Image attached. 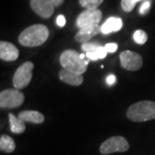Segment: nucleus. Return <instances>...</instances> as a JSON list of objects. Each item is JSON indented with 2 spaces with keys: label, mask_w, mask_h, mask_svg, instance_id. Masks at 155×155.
I'll return each mask as SVG.
<instances>
[{
  "label": "nucleus",
  "mask_w": 155,
  "mask_h": 155,
  "mask_svg": "<svg viewBox=\"0 0 155 155\" xmlns=\"http://www.w3.org/2000/svg\"><path fill=\"white\" fill-rule=\"evenodd\" d=\"M49 36V30L43 24H35L20 34L18 41L24 47H37L43 44Z\"/></svg>",
  "instance_id": "nucleus-1"
},
{
  "label": "nucleus",
  "mask_w": 155,
  "mask_h": 155,
  "mask_svg": "<svg viewBox=\"0 0 155 155\" xmlns=\"http://www.w3.org/2000/svg\"><path fill=\"white\" fill-rule=\"evenodd\" d=\"M127 118L133 122H141L155 119V103L140 101L131 105L127 111Z\"/></svg>",
  "instance_id": "nucleus-2"
},
{
  "label": "nucleus",
  "mask_w": 155,
  "mask_h": 155,
  "mask_svg": "<svg viewBox=\"0 0 155 155\" xmlns=\"http://www.w3.org/2000/svg\"><path fill=\"white\" fill-rule=\"evenodd\" d=\"M60 61L64 69L80 75L86 72L89 63L88 61L80 58V54L77 51L71 49L66 50L61 54Z\"/></svg>",
  "instance_id": "nucleus-3"
},
{
  "label": "nucleus",
  "mask_w": 155,
  "mask_h": 155,
  "mask_svg": "<svg viewBox=\"0 0 155 155\" xmlns=\"http://www.w3.org/2000/svg\"><path fill=\"white\" fill-rule=\"evenodd\" d=\"M34 64L31 61H27L17 68L12 79L14 87L17 90L24 89L32 79V71Z\"/></svg>",
  "instance_id": "nucleus-4"
},
{
  "label": "nucleus",
  "mask_w": 155,
  "mask_h": 155,
  "mask_svg": "<svg viewBox=\"0 0 155 155\" xmlns=\"http://www.w3.org/2000/svg\"><path fill=\"white\" fill-rule=\"evenodd\" d=\"M129 149L127 140L122 136H113L108 140L100 147V153L104 155H108L113 153H124Z\"/></svg>",
  "instance_id": "nucleus-5"
},
{
  "label": "nucleus",
  "mask_w": 155,
  "mask_h": 155,
  "mask_svg": "<svg viewBox=\"0 0 155 155\" xmlns=\"http://www.w3.org/2000/svg\"><path fill=\"white\" fill-rule=\"evenodd\" d=\"M24 102V95L17 89H8L0 93V106L2 109L17 108Z\"/></svg>",
  "instance_id": "nucleus-6"
},
{
  "label": "nucleus",
  "mask_w": 155,
  "mask_h": 155,
  "mask_svg": "<svg viewBox=\"0 0 155 155\" xmlns=\"http://www.w3.org/2000/svg\"><path fill=\"white\" fill-rule=\"evenodd\" d=\"M122 67L128 71H138L143 65L142 57L137 53L126 50L120 54Z\"/></svg>",
  "instance_id": "nucleus-7"
},
{
  "label": "nucleus",
  "mask_w": 155,
  "mask_h": 155,
  "mask_svg": "<svg viewBox=\"0 0 155 155\" xmlns=\"http://www.w3.org/2000/svg\"><path fill=\"white\" fill-rule=\"evenodd\" d=\"M103 13L98 9L95 10H85L82 13L79 14L77 18V27L82 28L86 26L96 25L98 24L102 20Z\"/></svg>",
  "instance_id": "nucleus-8"
},
{
  "label": "nucleus",
  "mask_w": 155,
  "mask_h": 155,
  "mask_svg": "<svg viewBox=\"0 0 155 155\" xmlns=\"http://www.w3.org/2000/svg\"><path fill=\"white\" fill-rule=\"evenodd\" d=\"M30 6L38 16L49 18L54 11V7L49 0H30Z\"/></svg>",
  "instance_id": "nucleus-9"
},
{
  "label": "nucleus",
  "mask_w": 155,
  "mask_h": 155,
  "mask_svg": "<svg viewBox=\"0 0 155 155\" xmlns=\"http://www.w3.org/2000/svg\"><path fill=\"white\" fill-rule=\"evenodd\" d=\"M19 56V50L11 42L2 41L0 42V58L6 61H14Z\"/></svg>",
  "instance_id": "nucleus-10"
},
{
  "label": "nucleus",
  "mask_w": 155,
  "mask_h": 155,
  "mask_svg": "<svg viewBox=\"0 0 155 155\" xmlns=\"http://www.w3.org/2000/svg\"><path fill=\"white\" fill-rule=\"evenodd\" d=\"M101 32V27L98 24L86 26L82 28H79V31L75 35V40L78 42H88L91 39L96 36Z\"/></svg>",
  "instance_id": "nucleus-11"
},
{
  "label": "nucleus",
  "mask_w": 155,
  "mask_h": 155,
  "mask_svg": "<svg viewBox=\"0 0 155 155\" xmlns=\"http://www.w3.org/2000/svg\"><path fill=\"white\" fill-rule=\"evenodd\" d=\"M59 77L64 83L73 85V86H78L82 84L84 81V78L82 75L67 71L66 69L61 70L59 73Z\"/></svg>",
  "instance_id": "nucleus-12"
},
{
  "label": "nucleus",
  "mask_w": 155,
  "mask_h": 155,
  "mask_svg": "<svg viewBox=\"0 0 155 155\" xmlns=\"http://www.w3.org/2000/svg\"><path fill=\"white\" fill-rule=\"evenodd\" d=\"M122 28V21L119 17H110L101 27V32L108 35L111 32L119 31Z\"/></svg>",
  "instance_id": "nucleus-13"
},
{
  "label": "nucleus",
  "mask_w": 155,
  "mask_h": 155,
  "mask_svg": "<svg viewBox=\"0 0 155 155\" xmlns=\"http://www.w3.org/2000/svg\"><path fill=\"white\" fill-rule=\"evenodd\" d=\"M18 117L22 119L23 122H32L35 124H40L44 122V116L39 112L35 110H24L20 112L18 114Z\"/></svg>",
  "instance_id": "nucleus-14"
},
{
  "label": "nucleus",
  "mask_w": 155,
  "mask_h": 155,
  "mask_svg": "<svg viewBox=\"0 0 155 155\" xmlns=\"http://www.w3.org/2000/svg\"><path fill=\"white\" fill-rule=\"evenodd\" d=\"M9 121H10V127L11 131L14 134H22L25 131V123L20 119L18 116H16L14 114L10 113L9 114Z\"/></svg>",
  "instance_id": "nucleus-15"
},
{
  "label": "nucleus",
  "mask_w": 155,
  "mask_h": 155,
  "mask_svg": "<svg viewBox=\"0 0 155 155\" xmlns=\"http://www.w3.org/2000/svg\"><path fill=\"white\" fill-rule=\"evenodd\" d=\"M16 149V143L14 140L9 135L4 134L0 138V150L5 153H12Z\"/></svg>",
  "instance_id": "nucleus-16"
},
{
  "label": "nucleus",
  "mask_w": 155,
  "mask_h": 155,
  "mask_svg": "<svg viewBox=\"0 0 155 155\" xmlns=\"http://www.w3.org/2000/svg\"><path fill=\"white\" fill-rule=\"evenodd\" d=\"M107 50H106L105 47H102L100 46L97 49L94 51V52H91V53H86L85 55L91 61H97V60H101L105 58L107 55Z\"/></svg>",
  "instance_id": "nucleus-17"
},
{
  "label": "nucleus",
  "mask_w": 155,
  "mask_h": 155,
  "mask_svg": "<svg viewBox=\"0 0 155 155\" xmlns=\"http://www.w3.org/2000/svg\"><path fill=\"white\" fill-rule=\"evenodd\" d=\"M104 0H79L80 5L86 10H95L102 5Z\"/></svg>",
  "instance_id": "nucleus-18"
},
{
  "label": "nucleus",
  "mask_w": 155,
  "mask_h": 155,
  "mask_svg": "<svg viewBox=\"0 0 155 155\" xmlns=\"http://www.w3.org/2000/svg\"><path fill=\"white\" fill-rule=\"evenodd\" d=\"M134 40L138 44H145L147 41V35L142 29H138L134 33Z\"/></svg>",
  "instance_id": "nucleus-19"
},
{
  "label": "nucleus",
  "mask_w": 155,
  "mask_h": 155,
  "mask_svg": "<svg viewBox=\"0 0 155 155\" xmlns=\"http://www.w3.org/2000/svg\"><path fill=\"white\" fill-rule=\"evenodd\" d=\"M140 1H141V0H122L121 5H122V10L124 11H126V12L132 11L135 5L138 2H140Z\"/></svg>",
  "instance_id": "nucleus-20"
},
{
  "label": "nucleus",
  "mask_w": 155,
  "mask_h": 155,
  "mask_svg": "<svg viewBox=\"0 0 155 155\" xmlns=\"http://www.w3.org/2000/svg\"><path fill=\"white\" fill-rule=\"evenodd\" d=\"M100 47V45L97 43H91V42H84L82 44V49L86 52V53H91V52H94Z\"/></svg>",
  "instance_id": "nucleus-21"
},
{
  "label": "nucleus",
  "mask_w": 155,
  "mask_h": 155,
  "mask_svg": "<svg viewBox=\"0 0 155 155\" xmlns=\"http://www.w3.org/2000/svg\"><path fill=\"white\" fill-rule=\"evenodd\" d=\"M150 8H151V1L150 0H147L144 2L141 5H140V15H145L147 14L148 11H149Z\"/></svg>",
  "instance_id": "nucleus-22"
},
{
  "label": "nucleus",
  "mask_w": 155,
  "mask_h": 155,
  "mask_svg": "<svg viewBox=\"0 0 155 155\" xmlns=\"http://www.w3.org/2000/svg\"><path fill=\"white\" fill-rule=\"evenodd\" d=\"M104 47H105L108 53H114V52H116V50H117V48H118L116 43H108Z\"/></svg>",
  "instance_id": "nucleus-23"
},
{
  "label": "nucleus",
  "mask_w": 155,
  "mask_h": 155,
  "mask_svg": "<svg viewBox=\"0 0 155 155\" xmlns=\"http://www.w3.org/2000/svg\"><path fill=\"white\" fill-rule=\"evenodd\" d=\"M56 22L58 24L59 27H64L66 25V22H67V20H66V17H64L63 15H60L59 17H57V20H56Z\"/></svg>",
  "instance_id": "nucleus-24"
},
{
  "label": "nucleus",
  "mask_w": 155,
  "mask_h": 155,
  "mask_svg": "<svg viewBox=\"0 0 155 155\" xmlns=\"http://www.w3.org/2000/svg\"><path fill=\"white\" fill-rule=\"evenodd\" d=\"M106 82H107V84H108L109 85L114 84L116 83V76L113 75V74L109 75V76L107 77V78H106Z\"/></svg>",
  "instance_id": "nucleus-25"
},
{
  "label": "nucleus",
  "mask_w": 155,
  "mask_h": 155,
  "mask_svg": "<svg viewBox=\"0 0 155 155\" xmlns=\"http://www.w3.org/2000/svg\"><path fill=\"white\" fill-rule=\"evenodd\" d=\"M50 2H52V4L54 5L56 7H59V6H61L63 3H64V1L65 0H49Z\"/></svg>",
  "instance_id": "nucleus-26"
},
{
  "label": "nucleus",
  "mask_w": 155,
  "mask_h": 155,
  "mask_svg": "<svg viewBox=\"0 0 155 155\" xmlns=\"http://www.w3.org/2000/svg\"><path fill=\"white\" fill-rule=\"evenodd\" d=\"M85 54H80V58L82 59V60H84V58H85Z\"/></svg>",
  "instance_id": "nucleus-27"
}]
</instances>
